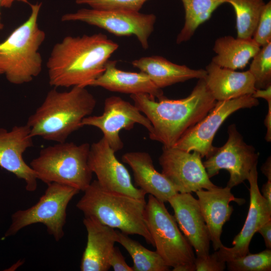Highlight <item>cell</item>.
<instances>
[{
    "label": "cell",
    "mask_w": 271,
    "mask_h": 271,
    "mask_svg": "<svg viewBox=\"0 0 271 271\" xmlns=\"http://www.w3.org/2000/svg\"><path fill=\"white\" fill-rule=\"evenodd\" d=\"M119 46L101 33L66 36L53 46L46 66L51 86L86 87L100 76Z\"/></svg>",
    "instance_id": "1"
},
{
    "label": "cell",
    "mask_w": 271,
    "mask_h": 271,
    "mask_svg": "<svg viewBox=\"0 0 271 271\" xmlns=\"http://www.w3.org/2000/svg\"><path fill=\"white\" fill-rule=\"evenodd\" d=\"M130 97L152 125L150 139L167 148L173 147L187 130L209 113L217 101L204 78L199 79L191 93L184 98L170 99L165 96L156 101L146 94H131Z\"/></svg>",
    "instance_id": "2"
},
{
    "label": "cell",
    "mask_w": 271,
    "mask_h": 271,
    "mask_svg": "<svg viewBox=\"0 0 271 271\" xmlns=\"http://www.w3.org/2000/svg\"><path fill=\"white\" fill-rule=\"evenodd\" d=\"M96 100L85 87L76 86L67 91L53 88L28 119L32 137L62 143L81 126L84 118L93 112Z\"/></svg>",
    "instance_id": "3"
},
{
    "label": "cell",
    "mask_w": 271,
    "mask_h": 271,
    "mask_svg": "<svg viewBox=\"0 0 271 271\" xmlns=\"http://www.w3.org/2000/svg\"><path fill=\"white\" fill-rule=\"evenodd\" d=\"M83 192L76 207L85 217L94 218L127 235H140L154 247L144 219L145 199L106 190L96 180L92 181Z\"/></svg>",
    "instance_id": "4"
},
{
    "label": "cell",
    "mask_w": 271,
    "mask_h": 271,
    "mask_svg": "<svg viewBox=\"0 0 271 271\" xmlns=\"http://www.w3.org/2000/svg\"><path fill=\"white\" fill-rule=\"evenodd\" d=\"M29 5L31 12L28 19L0 43V71L16 85L31 82L42 69L39 49L46 34L38 23L42 3Z\"/></svg>",
    "instance_id": "5"
},
{
    "label": "cell",
    "mask_w": 271,
    "mask_h": 271,
    "mask_svg": "<svg viewBox=\"0 0 271 271\" xmlns=\"http://www.w3.org/2000/svg\"><path fill=\"white\" fill-rule=\"evenodd\" d=\"M90 145L72 142L57 144L42 149L30 167L37 179L49 184L56 183L84 191L91 183L92 172L88 164Z\"/></svg>",
    "instance_id": "6"
},
{
    "label": "cell",
    "mask_w": 271,
    "mask_h": 271,
    "mask_svg": "<svg viewBox=\"0 0 271 271\" xmlns=\"http://www.w3.org/2000/svg\"><path fill=\"white\" fill-rule=\"evenodd\" d=\"M80 191L64 184H47L44 194L35 204L12 214V223L4 237L14 235L25 227L40 223L46 226L48 233L56 241H59L64 235L68 205Z\"/></svg>",
    "instance_id": "7"
},
{
    "label": "cell",
    "mask_w": 271,
    "mask_h": 271,
    "mask_svg": "<svg viewBox=\"0 0 271 271\" xmlns=\"http://www.w3.org/2000/svg\"><path fill=\"white\" fill-rule=\"evenodd\" d=\"M144 219L156 251L169 267L174 269L194 262L196 257L192 247L180 231L174 217L168 212L164 202L149 195Z\"/></svg>",
    "instance_id": "8"
},
{
    "label": "cell",
    "mask_w": 271,
    "mask_h": 271,
    "mask_svg": "<svg viewBox=\"0 0 271 271\" xmlns=\"http://www.w3.org/2000/svg\"><path fill=\"white\" fill-rule=\"evenodd\" d=\"M62 22L80 21L103 29L117 36H135L143 49L149 48L156 16L121 10L82 8L61 17Z\"/></svg>",
    "instance_id": "9"
},
{
    "label": "cell",
    "mask_w": 271,
    "mask_h": 271,
    "mask_svg": "<svg viewBox=\"0 0 271 271\" xmlns=\"http://www.w3.org/2000/svg\"><path fill=\"white\" fill-rule=\"evenodd\" d=\"M225 144L213 147L203 163L210 178L220 170L228 171L230 178L226 186L232 188L247 179L251 169L257 164L259 153L244 141L235 124L228 126Z\"/></svg>",
    "instance_id": "10"
},
{
    "label": "cell",
    "mask_w": 271,
    "mask_h": 271,
    "mask_svg": "<svg viewBox=\"0 0 271 271\" xmlns=\"http://www.w3.org/2000/svg\"><path fill=\"white\" fill-rule=\"evenodd\" d=\"M259 101L251 95H246L224 101H217L214 107L200 121L187 130L173 147L188 152H198L206 157L213 148L215 133L231 114L242 108L258 105Z\"/></svg>",
    "instance_id": "11"
},
{
    "label": "cell",
    "mask_w": 271,
    "mask_h": 271,
    "mask_svg": "<svg viewBox=\"0 0 271 271\" xmlns=\"http://www.w3.org/2000/svg\"><path fill=\"white\" fill-rule=\"evenodd\" d=\"M136 123L144 126L149 133L153 130L150 120L134 104L120 97L111 96L105 100L102 114L84 118L81 126H92L99 128L103 133V137L116 153L123 147L120 131L131 129Z\"/></svg>",
    "instance_id": "12"
},
{
    "label": "cell",
    "mask_w": 271,
    "mask_h": 271,
    "mask_svg": "<svg viewBox=\"0 0 271 271\" xmlns=\"http://www.w3.org/2000/svg\"><path fill=\"white\" fill-rule=\"evenodd\" d=\"M193 152L191 153L174 147H163L159 157L162 173L179 193L195 192L217 186L210 181L200 154Z\"/></svg>",
    "instance_id": "13"
},
{
    "label": "cell",
    "mask_w": 271,
    "mask_h": 271,
    "mask_svg": "<svg viewBox=\"0 0 271 271\" xmlns=\"http://www.w3.org/2000/svg\"><path fill=\"white\" fill-rule=\"evenodd\" d=\"M115 153L103 137L90 145L88 164L99 185L106 190L145 199L146 194L132 184L128 170Z\"/></svg>",
    "instance_id": "14"
},
{
    "label": "cell",
    "mask_w": 271,
    "mask_h": 271,
    "mask_svg": "<svg viewBox=\"0 0 271 271\" xmlns=\"http://www.w3.org/2000/svg\"><path fill=\"white\" fill-rule=\"evenodd\" d=\"M257 165L252 168L247 179L250 185V204L244 225L233 239L232 247L223 245L216 250L218 257L226 262L249 252V246L254 234L263 224L271 220V206L258 188Z\"/></svg>",
    "instance_id": "15"
},
{
    "label": "cell",
    "mask_w": 271,
    "mask_h": 271,
    "mask_svg": "<svg viewBox=\"0 0 271 271\" xmlns=\"http://www.w3.org/2000/svg\"><path fill=\"white\" fill-rule=\"evenodd\" d=\"M30 129L26 124L14 126L11 130L0 128V167L23 180L29 192L37 187V178L23 155L33 146Z\"/></svg>",
    "instance_id": "16"
},
{
    "label": "cell",
    "mask_w": 271,
    "mask_h": 271,
    "mask_svg": "<svg viewBox=\"0 0 271 271\" xmlns=\"http://www.w3.org/2000/svg\"><path fill=\"white\" fill-rule=\"evenodd\" d=\"M180 229L195 250L197 257L209 254L210 238L198 201L191 193H178L168 201Z\"/></svg>",
    "instance_id": "17"
},
{
    "label": "cell",
    "mask_w": 271,
    "mask_h": 271,
    "mask_svg": "<svg viewBox=\"0 0 271 271\" xmlns=\"http://www.w3.org/2000/svg\"><path fill=\"white\" fill-rule=\"evenodd\" d=\"M231 189L227 186L224 188L216 186L195 192L214 250H217L223 245L221 241L222 227L229 220L233 210L230 202L234 201L242 205L245 202L242 198L235 197L231 192Z\"/></svg>",
    "instance_id": "18"
},
{
    "label": "cell",
    "mask_w": 271,
    "mask_h": 271,
    "mask_svg": "<svg viewBox=\"0 0 271 271\" xmlns=\"http://www.w3.org/2000/svg\"><path fill=\"white\" fill-rule=\"evenodd\" d=\"M87 233V244L80 268L81 271H107L110 255L117 242L116 230L96 219L85 217L83 221Z\"/></svg>",
    "instance_id": "19"
},
{
    "label": "cell",
    "mask_w": 271,
    "mask_h": 271,
    "mask_svg": "<svg viewBox=\"0 0 271 271\" xmlns=\"http://www.w3.org/2000/svg\"><path fill=\"white\" fill-rule=\"evenodd\" d=\"M122 161L131 168L136 185L146 194L166 202L179 193L174 185L162 173L156 170L148 153L127 152L123 155Z\"/></svg>",
    "instance_id": "20"
},
{
    "label": "cell",
    "mask_w": 271,
    "mask_h": 271,
    "mask_svg": "<svg viewBox=\"0 0 271 271\" xmlns=\"http://www.w3.org/2000/svg\"><path fill=\"white\" fill-rule=\"evenodd\" d=\"M117 61L108 60L105 70L98 78L87 86H98L109 91L131 94H146L160 99L165 96L162 89L157 87L149 76L143 72L124 71L116 67Z\"/></svg>",
    "instance_id": "21"
},
{
    "label": "cell",
    "mask_w": 271,
    "mask_h": 271,
    "mask_svg": "<svg viewBox=\"0 0 271 271\" xmlns=\"http://www.w3.org/2000/svg\"><path fill=\"white\" fill-rule=\"evenodd\" d=\"M205 70L207 74L204 80L217 101L252 95L256 90L254 78L249 70L237 72L222 68L212 62Z\"/></svg>",
    "instance_id": "22"
},
{
    "label": "cell",
    "mask_w": 271,
    "mask_h": 271,
    "mask_svg": "<svg viewBox=\"0 0 271 271\" xmlns=\"http://www.w3.org/2000/svg\"><path fill=\"white\" fill-rule=\"evenodd\" d=\"M131 65L146 74L160 89L191 79L204 78L207 74L205 69H192L159 56L142 57L132 61Z\"/></svg>",
    "instance_id": "23"
},
{
    "label": "cell",
    "mask_w": 271,
    "mask_h": 271,
    "mask_svg": "<svg viewBox=\"0 0 271 271\" xmlns=\"http://www.w3.org/2000/svg\"><path fill=\"white\" fill-rule=\"evenodd\" d=\"M260 48L252 38L221 37L215 42L213 50L216 55L211 62L222 68L233 70L243 69Z\"/></svg>",
    "instance_id": "24"
},
{
    "label": "cell",
    "mask_w": 271,
    "mask_h": 271,
    "mask_svg": "<svg viewBox=\"0 0 271 271\" xmlns=\"http://www.w3.org/2000/svg\"><path fill=\"white\" fill-rule=\"evenodd\" d=\"M185 11V22L177 37L176 43L189 40L198 27L208 20L214 11L227 0H181Z\"/></svg>",
    "instance_id": "25"
},
{
    "label": "cell",
    "mask_w": 271,
    "mask_h": 271,
    "mask_svg": "<svg viewBox=\"0 0 271 271\" xmlns=\"http://www.w3.org/2000/svg\"><path fill=\"white\" fill-rule=\"evenodd\" d=\"M116 232L117 242L124 247L132 259L133 271L169 270V266L156 251L147 249L121 231Z\"/></svg>",
    "instance_id": "26"
},
{
    "label": "cell",
    "mask_w": 271,
    "mask_h": 271,
    "mask_svg": "<svg viewBox=\"0 0 271 271\" xmlns=\"http://www.w3.org/2000/svg\"><path fill=\"white\" fill-rule=\"evenodd\" d=\"M236 16L237 37L252 38L265 3L263 0H227Z\"/></svg>",
    "instance_id": "27"
},
{
    "label": "cell",
    "mask_w": 271,
    "mask_h": 271,
    "mask_svg": "<svg viewBox=\"0 0 271 271\" xmlns=\"http://www.w3.org/2000/svg\"><path fill=\"white\" fill-rule=\"evenodd\" d=\"M252 58L248 70L254 78L255 89L271 86V42L260 47Z\"/></svg>",
    "instance_id": "28"
},
{
    "label": "cell",
    "mask_w": 271,
    "mask_h": 271,
    "mask_svg": "<svg viewBox=\"0 0 271 271\" xmlns=\"http://www.w3.org/2000/svg\"><path fill=\"white\" fill-rule=\"evenodd\" d=\"M230 271H270L271 249L235 258L226 262Z\"/></svg>",
    "instance_id": "29"
},
{
    "label": "cell",
    "mask_w": 271,
    "mask_h": 271,
    "mask_svg": "<svg viewBox=\"0 0 271 271\" xmlns=\"http://www.w3.org/2000/svg\"><path fill=\"white\" fill-rule=\"evenodd\" d=\"M148 0H76L78 5H87L98 10H121L140 12Z\"/></svg>",
    "instance_id": "30"
},
{
    "label": "cell",
    "mask_w": 271,
    "mask_h": 271,
    "mask_svg": "<svg viewBox=\"0 0 271 271\" xmlns=\"http://www.w3.org/2000/svg\"><path fill=\"white\" fill-rule=\"evenodd\" d=\"M252 39L260 47L271 42L270 1L264 6Z\"/></svg>",
    "instance_id": "31"
},
{
    "label": "cell",
    "mask_w": 271,
    "mask_h": 271,
    "mask_svg": "<svg viewBox=\"0 0 271 271\" xmlns=\"http://www.w3.org/2000/svg\"><path fill=\"white\" fill-rule=\"evenodd\" d=\"M194 263L197 271H223L226 267V262L218 257L216 251L205 257H196Z\"/></svg>",
    "instance_id": "32"
},
{
    "label": "cell",
    "mask_w": 271,
    "mask_h": 271,
    "mask_svg": "<svg viewBox=\"0 0 271 271\" xmlns=\"http://www.w3.org/2000/svg\"><path fill=\"white\" fill-rule=\"evenodd\" d=\"M109 264L114 271H133L132 267L125 262L119 248L114 246L110 255Z\"/></svg>",
    "instance_id": "33"
},
{
    "label": "cell",
    "mask_w": 271,
    "mask_h": 271,
    "mask_svg": "<svg viewBox=\"0 0 271 271\" xmlns=\"http://www.w3.org/2000/svg\"><path fill=\"white\" fill-rule=\"evenodd\" d=\"M257 232L259 233L263 237L266 247L271 249V220L263 224Z\"/></svg>",
    "instance_id": "34"
},
{
    "label": "cell",
    "mask_w": 271,
    "mask_h": 271,
    "mask_svg": "<svg viewBox=\"0 0 271 271\" xmlns=\"http://www.w3.org/2000/svg\"><path fill=\"white\" fill-rule=\"evenodd\" d=\"M268 103V111L264 119V125L267 128V132L265 137L266 142L271 141V100L267 101Z\"/></svg>",
    "instance_id": "35"
},
{
    "label": "cell",
    "mask_w": 271,
    "mask_h": 271,
    "mask_svg": "<svg viewBox=\"0 0 271 271\" xmlns=\"http://www.w3.org/2000/svg\"><path fill=\"white\" fill-rule=\"evenodd\" d=\"M251 95L255 98H263L266 101L271 100V86L265 89H256Z\"/></svg>",
    "instance_id": "36"
},
{
    "label": "cell",
    "mask_w": 271,
    "mask_h": 271,
    "mask_svg": "<svg viewBox=\"0 0 271 271\" xmlns=\"http://www.w3.org/2000/svg\"><path fill=\"white\" fill-rule=\"evenodd\" d=\"M262 196L266 200L268 205L271 206V180L267 181L263 185L261 188Z\"/></svg>",
    "instance_id": "37"
},
{
    "label": "cell",
    "mask_w": 271,
    "mask_h": 271,
    "mask_svg": "<svg viewBox=\"0 0 271 271\" xmlns=\"http://www.w3.org/2000/svg\"><path fill=\"white\" fill-rule=\"evenodd\" d=\"M260 170L266 177L267 180H271V157H268L265 163L262 165Z\"/></svg>",
    "instance_id": "38"
},
{
    "label": "cell",
    "mask_w": 271,
    "mask_h": 271,
    "mask_svg": "<svg viewBox=\"0 0 271 271\" xmlns=\"http://www.w3.org/2000/svg\"><path fill=\"white\" fill-rule=\"evenodd\" d=\"M173 271H195V263H187L172 269Z\"/></svg>",
    "instance_id": "39"
},
{
    "label": "cell",
    "mask_w": 271,
    "mask_h": 271,
    "mask_svg": "<svg viewBox=\"0 0 271 271\" xmlns=\"http://www.w3.org/2000/svg\"><path fill=\"white\" fill-rule=\"evenodd\" d=\"M15 2H20L29 5L30 4L28 0H1V7L5 8H10Z\"/></svg>",
    "instance_id": "40"
},
{
    "label": "cell",
    "mask_w": 271,
    "mask_h": 271,
    "mask_svg": "<svg viewBox=\"0 0 271 271\" xmlns=\"http://www.w3.org/2000/svg\"><path fill=\"white\" fill-rule=\"evenodd\" d=\"M0 7H1V0H0ZM1 12H0V32L2 30H3V28H4V25L3 24V23H2V20H1Z\"/></svg>",
    "instance_id": "41"
},
{
    "label": "cell",
    "mask_w": 271,
    "mask_h": 271,
    "mask_svg": "<svg viewBox=\"0 0 271 271\" xmlns=\"http://www.w3.org/2000/svg\"><path fill=\"white\" fill-rule=\"evenodd\" d=\"M0 74H3L2 72L0 71Z\"/></svg>",
    "instance_id": "42"
}]
</instances>
